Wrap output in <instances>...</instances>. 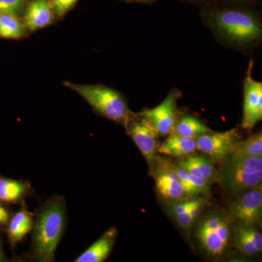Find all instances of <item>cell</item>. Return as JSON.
I'll return each mask as SVG.
<instances>
[{"label": "cell", "mask_w": 262, "mask_h": 262, "mask_svg": "<svg viewBox=\"0 0 262 262\" xmlns=\"http://www.w3.org/2000/svg\"><path fill=\"white\" fill-rule=\"evenodd\" d=\"M221 163L217 182L229 194L237 196L261 185L262 157L230 154Z\"/></svg>", "instance_id": "3957f363"}, {"label": "cell", "mask_w": 262, "mask_h": 262, "mask_svg": "<svg viewBox=\"0 0 262 262\" xmlns=\"http://www.w3.org/2000/svg\"><path fill=\"white\" fill-rule=\"evenodd\" d=\"M206 200L205 198H201V200L192 208H189V210L182 213V214L176 215L175 217H173L179 227L183 229L191 228L199 218L203 208L206 206Z\"/></svg>", "instance_id": "603a6c76"}, {"label": "cell", "mask_w": 262, "mask_h": 262, "mask_svg": "<svg viewBox=\"0 0 262 262\" xmlns=\"http://www.w3.org/2000/svg\"><path fill=\"white\" fill-rule=\"evenodd\" d=\"M4 261H7V259L6 257H5L4 251H3V245L0 242V262Z\"/></svg>", "instance_id": "4316f807"}, {"label": "cell", "mask_w": 262, "mask_h": 262, "mask_svg": "<svg viewBox=\"0 0 262 262\" xmlns=\"http://www.w3.org/2000/svg\"><path fill=\"white\" fill-rule=\"evenodd\" d=\"M173 132L185 137L195 139L198 136L211 132V129L196 117L185 115L177 120Z\"/></svg>", "instance_id": "ffe728a7"}, {"label": "cell", "mask_w": 262, "mask_h": 262, "mask_svg": "<svg viewBox=\"0 0 262 262\" xmlns=\"http://www.w3.org/2000/svg\"><path fill=\"white\" fill-rule=\"evenodd\" d=\"M64 84L80 95L98 113L124 126L134 116L125 98L110 88L95 84H77L65 82Z\"/></svg>", "instance_id": "277c9868"}, {"label": "cell", "mask_w": 262, "mask_h": 262, "mask_svg": "<svg viewBox=\"0 0 262 262\" xmlns=\"http://www.w3.org/2000/svg\"><path fill=\"white\" fill-rule=\"evenodd\" d=\"M233 230L234 246L241 252L247 256H253L261 252V234L255 227L237 224Z\"/></svg>", "instance_id": "4fadbf2b"}, {"label": "cell", "mask_w": 262, "mask_h": 262, "mask_svg": "<svg viewBox=\"0 0 262 262\" xmlns=\"http://www.w3.org/2000/svg\"><path fill=\"white\" fill-rule=\"evenodd\" d=\"M232 155L247 157H262V134L261 131L244 141H238Z\"/></svg>", "instance_id": "7402d4cb"}, {"label": "cell", "mask_w": 262, "mask_h": 262, "mask_svg": "<svg viewBox=\"0 0 262 262\" xmlns=\"http://www.w3.org/2000/svg\"><path fill=\"white\" fill-rule=\"evenodd\" d=\"M65 225L64 200L55 196L43 206L34 225L33 249L38 261H54L55 252L64 232Z\"/></svg>", "instance_id": "6da1fadb"}, {"label": "cell", "mask_w": 262, "mask_h": 262, "mask_svg": "<svg viewBox=\"0 0 262 262\" xmlns=\"http://www.w3.org/2000/svg\"><path fill=\"white\" fill-rule=\"evenodd\" d=\"M253 63L250 62L244 81V116L241 127L251 130L262 119V83L251 76Z\"/></svg>", "instance_id": "30bf717a"}, {"label": "cell", "mask_w": 262, "mask_h": 262, "mask_svg": "<svg viewBox=\"0 0 262 262\" xmlns=\"http://www.w3.org/2000/svg\"><path fill=\"white\" fill-rule=\"evenodd\" d=\"M27 189L28 187L25 182L0 176V201L5 204L17 203Z\"/></svg>", "instance_id": "d6986e66"}, {"label": "cell", "mask_w": 262, "mask_h": 262, "mask_svg": "<svg viewBox=\"0 0 262 262\" xmlns=\"http://www.w3.org/2000/svg\"><path fill=\"white\" fill-rule=\"evenodd\" d=\"M196 150V140L176 134L172 131L160 144L158 152L174 158H183L194 153Z\"/></svg>", "instance_id": "2e32d148"}, {"label": "cell", "mask_w": 262, "mask_h": 262, "mask_svg": "<svg viewBox=\"0 0 262 262\" xmlns=\"http://www.w3.org/2000/svg\"><path fill=\"white\" fill-rule=\"evenodd\" d=\"M178 166L209 184L217 182V170L207 155H189L179 162Z\"/></svg>", "instance_id": "5bb4252c"}, {"label": "cell", "mask_w": 262, "mask_h": 262, "mask_svg": "<svg viewBox=\"0 0 262 262\" xmlns=\"http://www.w3.org/2000/svg\"><path fill=\"white\" fill-rule=\"evenodd\" d=\"M229 213L237 224L255 227V225L261 223V185L245 191L237 195L229 206Z\"/></svg>", "instance_id": "52a82bcc"}, {"label": "cell", "mask_w": 262, "mask_h": 262, "mask_svg": "<svg viewBox=\"0 0 262 262\" xmlns=\"http://www.w3.org/2000/svg\"><path fill=\"white\" fill-rule=\"evenodd\" d=\"M208 15L215 30L229 42L245 46L261 37V22L251 10L215 7Z\"/></svg>", "instance_id": "7a4b0ae2"}, {"label": "cell", "mask_w": 262, "mask_h": 262, "mask_svg": "<svg viewBox=\"0 0 262 262\" xmlns=\"http://www.w3.org/2000/svg\"><path fill=\"white\" fill-rule=\"evenodd\" d=\"M24 34V24L15 14L0 13V37L19 39Z\"/></svg>", "instance_id": "44dd1931"}, {"label": "cell", "mask_w": 262, "mask_h": 262, "mask_svg": "<svg viewBox=\"0 0 262 262\" xmlns=\"http://www.w3.org/2000/svg\"><path fill=\"white\" fill-rule=\"evenodd\" d=\"M139 115L149 122L159 135H168L177 122V94L171 91L156 107L141 112Z\"/></svg>", "instance_id": "8fae6325"}, {"label": "cell", "mask_w": 262, "mask_h": 262, "mask_svg": "<svg viewBox=\"0 0 262 262\" xmlns=\"http://www.w3.org/2000/svg\"><path fill=\"white\" fill-rule=\"evenodd\" d=\"M53 13L50 0H33L27 8L24 25L30 31L44 28L53 22Z\"/></svg>", "instance_id": "7c38bea8"}, {"label": "cell", "mask_w": 262, "mask_h": 262, "mask_svg": "<svg viewBox=\"0 0 262 262\" xmlns=\"http://www.w3.org/2000/svg\"><path fill=\"white\" fill-rule=\"evenodd\" d=\"M128 3H149L151 2L156 1V0H126Z\"/></svg>", "instance_id": "83f0119b"}, {"label": "cell", "mask_w": 262, "mask_h": 262, "mask_svg": "<svg viewBox=\"0 0 262 262\" xmlns=\"http://www.w3.org/2000/svg\"><path fill=\"white\" fill-rule=\"evenodd\" d=\"M0 232H1V228H0Z\"/></svg>", "instance_id": "4dcf8cb0"}, {"label": "cell", "mask_w": 262, "mask_h": 262, "mask_svg": "<svg viewBox=\"0 0 262 262\" xmlns=\"http://www.w3.org/2000/svg\"><path fill=\"white\" fill-rule=\"evenodd\" d=\"M10 217L9 210L6 208L5 203L0 201V227L8 225Z\"/></svg>", "instance_id": "484cf974"}, {"label": "cell", "mask_w": 262, "mask_h": 262, "mask_svg": "<svg viewBox=\"0 0 262 262\" xmlns=\"http://www.w3.org/2000/svg\"><path fill=\"white\" fill-rule=\"evenodd\" d=\"M138 116L134 115L125 127L151 168L158 152L160 135L149 122Z\"/></svg>", "instance_id": "9c48e42d"}, {"label": "cell", "mask_w": 262, "mask_h": 262, "mask_svg": "<svg viewBox=\"0 0 262 262\" xmlns=\"http://www.w3.org/2000/svg\"><path fill=\"white\" fill-rule=\"evenodd\" d=\"M195 235L202 249L212 257L227 253L232 239L231 221L220 212H211L198 222Z\"/></svg>", "instance_id": "5b68a950"}, {"label": "cell", "mask_w": 262, "mask_h": 262, "mask_svg": "<svg viewBox=\"0 0 262 262\" xmlns=\"http://www.w3.org/2000/svg\"><path fill=\"white\" fill-rule=\"evenodd\" d=\"M189 1L198 2V1H203V0H189Z\"/></svg>", "instance_id": "f546056e"}, {"label": "cell", "mask_w": 262, "mask_h": 262, "mask_svg": "<svg viewBox=\"0 0 262 262\" xmlns=\"http://www.w3.org/2000/svg\"><path fill=\"white\" fill-rule=\"evenodd\" d=\"M7 227V233L10 244L15 246L32 229V217L29 212L21 210L10 217Z\"/></svg>", "instance_id": "e0dca14e"}, {"label": "cell", "mask_w": 262, "mask_h": 262, "mask_svg": "<svg viewBox=\"0 0 262 262\" xmlns=\"http://www.w3.org/2000/svg\"><path fill=\"white\" fill-rule=\"evenodd\" d=\"M25 0H0V13L15 14L23 8Z\"/></svg>", "instance_id": "cb8c5ba5"}, {"label": "cell", "mask_w": 262, "mask_h": 262, "mask_svg": "<svg viewBox=\"0 0 262 262\" xmlns=\"http://www.w3.org/2000/svg\"><path fill=\"white\" fill-rule=\"evenodd\" d=\"M239 139L237 129L225 132L211 131L196 138V149L206 154L212 161L221 163L232 152Z\"/></svg>", "instance_id": "ba28073f"}, {"label": "cell", "mask_w": 262, "mask_h": 262, "mask_svg": "<svg viewBox=\"0 0 262 262\" xmlns=\"http://www.w3.org/2000/svg\"><path fill=\"white\" fill-rule=\"evenodd\" d=\"M175 170L187 195H200L206 194L209 192L211 184L207 182L204 179L189 173L178 165H175Z\"/></svg>", "instance_id": "ac0fdd59"}, {"label": "cell", "mask_w": 262, "mask_h": 262, "mask_svg": "<svg viewBox=\"0 0 262 262\" xmlns=\"http://www.w3.org/2000/svg\"><path fill=\"white\" fill-rule=\"evenodd\" d=\"M117 236L116 229L112 228L90 246L79 256L76 262H101L104 261L111 253Z\"/></svg>", "instance_id": "9a60e30c"}, {"label": "cell", "mask_w": 262, "mask_h": 262, "mask_svg": "<svg viewBox=\"0 0 262 262\" xmlns=\"http://www.w3.org/2000/svg\"><path fill=\"white\" fill-rule=\"evenodd\" d=\"M225 1L230 2V3H249V2L253 1V0H225Z\"/></svg>", "instance_id": "f1b7e54d"}, {"label": "cell", "mask_w": 262, "mask_h": 262, "mask_svg": "<svg viewBox=\"0 0 262 262\" xmlns=\"http://www.w3.org/2000/svg\"><path fill=\"white\" fill-rule=\"evenodd\" d=\"M77 0H52L54 13L58 17L64 15L77 3Z\"/></svg>", "instance_id": "d4e9b609"}, {"label": "cell", "mask_w": 262, "mask_h": 262, "mask_svg": "<svg viewBox=\"0 0 262 262\" xmlns=\"http://www.w3.org/2000/svg\"><path fill=\"white\" fill-rule=\"evenodd\" d=\"M150 168L153 170L157 191L164 201L170 203L189 196L177 176L175 165L168 160L157 156Z\"/></svg>", "instance_id": "8992f818"}]
</instances>
